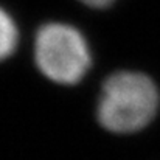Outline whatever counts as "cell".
I'll return each instance as SVG.
<instances>
[{
	"mask_svg": "<svg viewBox=\"0 0 160 160\" xmlns=\"http://www.w3.org/2000/svg\"><path fill=\"white\" fill-rule=\"evenodd\" d=\"M160 106L156 82L140 72H115L103 84L97 120L112 134L140 132L152 123Z\"/></svg>",
	"mask_w": 160,
	"mask_h": 160,
	"instance_id": "1",
	"label": "cell"
},
{
	"mask_svg": "<svg viewBox=\"0 0 160 160\" xmlns=\"http://www.w3.org/2000/svg\"><path fill=\"white\" fill-rule=\"evenodd\" d=\"M34 61L39 72L56 84L79 82L90 68L87 41L67 23H47L34 39Z\"/></svg>",
	"mask_w": 160,
	"mask_h": 160,
	"instance_id": "2",
	"label": "cell"
},
{
	"mask_svg": "<svg viewBox=\"0 0 160 160\" xmlns=\"http://www.w3.org/2000/svg\"><path fill=\"white\" fill-rule=\"evenodd\" d=\"M19 42V31L12 17L0 8V61L9 58L16 52Z\"/></svg>",
	"mask_w": 160,
	"mask_h": 160,
	"instance_id": "3",
	"label": "cell"
},
{
	"mask_svg": "<svg viewBox=\"0 0 160 160\" xmlns=\"http://www.w3.org/2000/svg\"><path fill=\"white\" fill-rule=\"evenodd\" d=\"M79 2H82L84 5L93 6V8H104V6H109L113 0H79Z\"/></svg>",
	"mask_w": 160,
	"mask_h": 160,
	"instance_id": "4",
	"label": "cell"
}]
</instances>
